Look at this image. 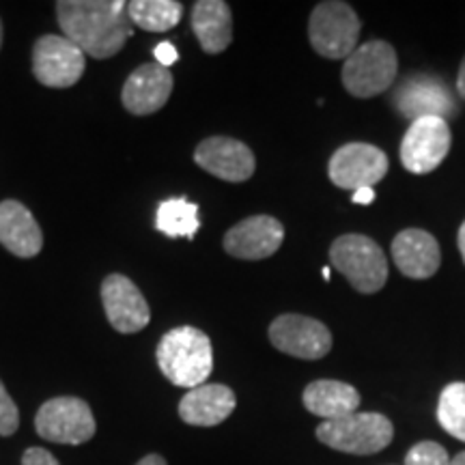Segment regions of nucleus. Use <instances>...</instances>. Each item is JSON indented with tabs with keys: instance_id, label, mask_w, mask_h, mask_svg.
<instances>
[{
	"instance_id": "1",
	"label": "nucleus",
	"mask_w": 465,
	"mask_h": 465,
	"mask_svg": "<svg viewBox=\"0 0 465 465\" xmlns=\"http://www.w3.org/2000/svg\"><path fill=\"white\" fill-rule=\"evenodd\" d=\"M56 17L69 42L100 61L119 54L132 37L124 0H58Z\"/></svg>"
},
{
	"instance_id": "2",
	"label": "nucleus",
	"mask_w": 465,
	"mask_h": 465,
	"mask_svg": "<svg viewBox=\"0 0 465 465\" xmlns=\"http://www.w3.org/2000/svg\"><path fill=\"white\" fill-rule=\"evenodd\" d=\"M155 360L162 375L173 386L199 388L207 383L213 371V351L209 336L192 325H179L162 336Z\"/></svg>"
},
{
	"instance_id": "3",
	"label": "nucleus",
	"mask_w": 465,
	"mask_h": 465,
	"mask_svg": "<svg viewBox=\"0 0 465 465\" xmlns=\"http://www.w3.org/2000/svg\"><path fill=\"white\" fill-rule=\"evenodd\" d=\"M315 435L328 449L347 455H375L391 444L394 427L391 418L377 411H353L336 420L322 422Z\"/></svg>"
},
{
	"instance_id": "4",
	"label": "nucleus",
	"mask_w": 465,
	"mask_h": 465,
	"mask_svg": "<svg viewBox=\"0 0 465 465\" xmlns=\"http://www.w3.org/2000/svg\"><path fill=\"white\" fill-rule=\"evenodd\" d=\"M397 52L388 42H366L345 58L342 86L360 100L380 95L397 80Z\"/></svg>"
},
{
	"instance_id": "5",
	"label": "nucleus",
	"mask_w": 465,
	"mask_h": 465,
	"mask_svg": "<svg viewBox=\"0 0 465 465\" xmlns=\"http://www.w3.org/2000/svg\"><path fill=\"white\" fill-rule=\"evenodd\" d=\"M330 261L360 293H377L388 281V261L380 243L366 235H342L330 248Z\"/></svg>"
},
{
	"instance_id": "6",
	"label": "nucleus",
	"mask_w": 465,
	"mask_h": 465,
	"mask_svg": "<svg viewBox=\"0 0 465 465\" xmlns=\"http://www.w3.org/2000/svg\"><path fill=\"white\" fill-rule=\"evenodd\" d=\"M360 17L351 5L341 3V0H325L312 9L311 20H308V39H311L312 50L325 58H347L358 48Z\"/></svg>"
},
{
	"instance_id": "7",
	"label": "nucleus",
	"mask_w": 465,
	"mask_h": 465,
	"mask_svg": "<svg viewBox=\"0 0 465 465\" xmlns=\"http://www.w3.org/2000/svg\"><path fill=\"white\" fill-rule=\"evenodd\" d=\"M35 429L39 438L54 444L80 446L93 440L97 422L86 401L78 397H54L39 407Z\"/></svg>"
},
{
	"instance_id": "8",
	"label": "nucleus",
	"mask_w": 465,
	"mask_h": 465,
	"mask_svg": "<svg viewBox=\"0 0 465 465\" xmlns=\"http://www.w3.org/2000/svg\"><path fill=\"white\" fill-rule=\"evenodd\" d=\"M452 134L441 116H420L411 121L401 141V162L410 173L427 174L444 162L450 151Z\"/></svg>"
},
{
	"instance_id": "9",
	"label": "nucleus",
	"mask_w": 465,
	"mask_h": 465,
	"mask_svg": "<svg viewBox=\"0 0 465 465\" xmlns=\"http://www.w3.org/2000/svg\"><path fill=\"white\" fill-rule=\"evenodd\" d=\"M84 52L61 35H44L33 48V74L50 89H69L83 78Z\"/></svg>"
},
{
	"instance_id": "10",
	"label": "nucleus",
	"mask_w": 465,
	"mask_h": 465,
	"mask_svg": "<svg viewBox=\"0 0 465 465\" xmlns=\"http://www.w3.org/2000/svg\"><path fill=\"white\" fill-rule=\"evenodd\" d=\"M330 179L342 190L373 188L388 173V155L366 143H349L336 149L328 164Z\"/></svg>"
},
{
	"instance_id": "11",
	"label": "nucleus",
	"mask_w": 465,
	"mask_h": 465,
	"mask_svg": "<svg viewBox=\"0 0 465 465\" xmlns=\"http://www.w3.org/2000/svg\"><path fill=\"white\" fill-rule=\"evenodd\" d=\"M270 342L287 356L322 360L332 349V334L317 319L289 312V315H281L272 322Z\"/></svg>"
},
{
	"instance_id": "12",
	"label": "nucleus",
	"mask_w": 465,
	"mask_h": 465,
	"mask_svg": "<svg viewBox=\"0 0 465 465\" xmlns=\"http://www.w3.org/2000/svg\"><path fill=\"white\" fill-rule=\"evenodd\" d=\"M102 304L116 332L136 334L151 322V311L141 289L124 274H110L102 282Z\"/></svg>"
},
{
	"instance_id": "13",
	"label": "nucleus",
	"mask_w": 465,
	"mask_h": 465,
	"mask_svg": "<svg viewBox=\"0 0 465 465\" xmlns=\"http://www.w3.org/2000/svg\"><path fill=\"white\" fill-rule=\"evenodd\" d=\"M194 162L203 171L231 183L248 182L257 168V160L248 144L229 136H212L199 143Z\"/></svg>"
},
{
	"instance_id": "14",
	"label": "nucleus",
	"mask_w": 465,
	"mask_h": 465,
	"mask_svg": "<svg viewBox=\"0 0 465 465\" xmlns=\"http://www.w3.org/2000/svg\"><path fill=\"white\" fill-rule=\"evenodd\" d=\"M284 242V226L272 216H250L224 235V250L242 261H261L278 252Z\"/></svg>"
},
{
	"instance_id": "15",
	"label": "nucleus",
	"mask_w": 465,
	"mask_h": 465,
	"mask_svg": "<svg viewBox=\"0 0 465 465\" xmlns=\"http://www.w3.org/2000/svg\"><path fill=\"white\" fill-rule=\"evenodd\" d=\"M174 86L171 69L158 65V63H144L130 74L121 91V102L127 113L136 116H147L158 113L166 106Z\"/></svg>"
},
{
	"instance_id": "16",
	"label": "nucleus",
	"mask_w": 465,
	"mask_h": 465,
	"mask_svg": "<svg viewBox=\"0 0 465 465\" xmlns=\"http://www.w3.org/2000/svg\"><path fill=\"white\" fill-rule=\"evenodd\" d=\"M392 259L401 274L424 281L440 270V243L431 232L422 229H405L392 240Z\"/></svg>"
},
{
	"instance_id": "17",
	"label": "nucleus",
	"mask_w": 465,
	"mask_h": 465,
	"mask_svg": "<svg viewBox=\"0 0 465 465\" xmlns=\"http://www.w3.org/2000/svg\"><path fill=\"white\" fill-rule=\"evenodd\" d=\"M235 392L223 383H203L179 401V418L192 427H216L235 411Z\"/></svg>"
},
{
	"instance_id": "18",
	"label": "nucleus",
	"mask_w": 465,
	"mask_h": 465,
	"mask_svg": "<svg viewBox=\"0 0 465 465\" xmlns=\"http://www.w3.org/2000/svg\"><path fill=\"white\" fill-rule=\"evenodd\" d=\"M0 243L20 259H33L42 252V226L20 201L0 203Z\"/></svg>"
},
{
	"instance_id": "19",
	"label": "nucleus",
	"mask_w": 465,
	"mask_h": 465,
	"mask_svg": "<svg viewBox=\"0 0 465 465\" xmlns=\"http://www.w3.org/2000/svg\"><path fill=\"white\" fill-rule=\"evenodd\" d=\"M192 31L203 52L220 54L232 42V14L224 0H199L192 7Z\"/></svg>"
},
{
	"instance_id": "20",
	"label": "nucleus",
	"mask_w": 465,
	"mask_h": 465,
	"mask_svg": "<svg viewBox=\"0 0 465 465\" xmlns=\"http://www.w3.org/2000/svg\"><path fill=\"white\" fill-rule=\"evenodd\" d=\"M394 104L399 106L401 114L411 121L420 119V116H441V119H446L444 114H450L449 110H455L450 93L444 89V84L429 78L414 80V75L401 86L397 97H394Z\"/></svg>"
},
{
	"instance_id": "21",
	"label": "nucleus",
	"mask_w": 465,
	"mask_h": 465,
	"mask_svg": "<svg viewBox=\"0 0 465 465\" xmlns=\"http://www.w3.org/2000/svg\"><path fill=\"white\" fill-rule=\"evenodd\" d=\"M304 407L312 416L325 420L349 416L358 411L360 394L351 383L336 380H317L304 388Z\"/></svg>"
},
{
	"instance_id": "22",
	"label": "nucleus",
	"mask_w": 465,
	"mask_h": 465,
	"mask_svg": "<svg viewBox=\"0 0 465 465\" xmlns=\"http://www.w3.org/2000/svg\"><path fill=\"white\" fill-rule=\"evenodd\" d=\"M127 15L134 26L147 33H166L183 17V5L177 0H132Z\"/></svg>"
},
{
	"instance_id": "23",
	"label": "nucleus",
	"mask_w": 465,
	"mask_h": 465,
	"mask_svg": "<svg viewBox=\"0 0 465 465\" xmlns=\"http://www.w3.org/2000/svg\"><path fill=\"white\" fill-rule=\"evenodd\" d=\"M155 226L166 237H188L194 240L199 231V205L190 203L188 199H168L160 203L158 216H155Z\"/></svg>"
},
{
	"instance_id": "24",
	"label": "nucleus",
	"mask_w": 465,
	"mask_h": 465,
	"mask_svg": "<svg viewBox=\"0 0 465 465\" xmlns=\"http://www.w3.org/2000/svg\"><path fill=\"white\" fill-rule=\"evenodd\" d=\"M438 422L446 433L465 441V383H449L438 401Z\"/></svg>"
},
{
	"instance_id": "25",
	"label": "nucleus",
	"mask_w": 465,
	"mask_h": 465,
	"mask_svg": "<svg viewBox=\"0 0 465 465\" xmlns=\"http://www.w3.org/2000/svg\"><path fill=\"white\" fill-rule=\"evenodd\" d=\"M403 465H450V457L438 441H418L405 455Z\"/></svg>"
},
{
	"instance_id": "26",
	"label": "nucleus",
	"mask_w": 465,
	"mask_h": 465,
	"mask_svg": "<svg viewBox=\"0 0 465 465\" xmlns=\"http://www.w3.org/2000/svg\"><path fill=\"white\" fill-rule=\"evenodd\" d=\"M17 429H20V411H17L15 401L11 399L5 383L0 381V435L9 438Z\"/></svg>"
},
{
	"instance_id": "27",
	"label": "nucleus",
	"mask_w": 465,
	"mask_h": 465,
	"mask_svg": "<svg viewBox=\"0 0 465 465\" xmlns=\"http://www.w3.org/2000/svg\"><path fill=\"white\" fill-rule=\"evenodd\" d=\"M22 465H61V463H58V459L52 455L50 450L33 446V449H26L25 455H22Z\"/></svg>"
},
{
	"instance_id": "28",
	"label": "nucleus",
	"mask_w": 465,
	"mask_h": 465,
	"mask_svg": "<svg viewBox=\"0 0 465 465\" xmlns=\"http://www.w3.org/2000/svg\"><path fill=\"white\" fill-rule=\"evenodd\" d=\"M153 56H155V63L166 69H171L174 63L179 61V52L174 50V45L171 42H160L158 45H155Z\"/></svg>"
},
{
	"instance_id": "29",
	"label": "nucleus",
	"mask_w": 465,
	"mask_h": 465,
	"mask_svg": "<svg viewBox=\"0 0 465 465\" xmlns=\"http://www.w3.org/2000/svg\"><path fill=\"white\" fill-rule=\"evenodd\" d=\"M353 203L356 205H371V203L375 201V192L373 188H362V190H356L353 192Z\"/></svg>"
},
{
	"instance_id": "30",
	"label": "nucleus",
	"mask_w": 465,
	"mask_h": 465,
	"mask_svg": "<svg viewBox=\"0 0 465 465\" xmlns=\"http://www.w3.org/2000/svg\"><path fill=\"white\" fill-rule=\"evenodd\" d=\"M457 93L461 100H465V56L461 61V65H459V74H457Z\"/></svg>"
},
{
	"instance_id": "31",
	"label": "nucleus",
	"mask_w": 465,
	"mask_h": 465,
	"mask_svg": "<svg viewBox=\"0 0 465 465\" xmlns=\"http://www.w3.org/2000/svg\"><path fill=\"white\" fill-rule=\"evenodd\" d=\"M136 465H168V463H166V459L162 457V455H155V452H151V455L143 457Z\"/></svg>"
},
{
	"instance_id": "32",
	"label": "nucleus",
	"mask_w": 465,
	"mask_h": 465,
	"mask_svg": "<svg viewBox=\"0 0 465 465\" xmlns=\"http://www.w3.org/2000/svg\"><path fill=\"white\" fill-rule=\"evenodd\" d=\"M459 250H461V257H463V263H465V223L461 224V229H459Z\"/></svg>"
},
{
	"instance_id": "33",
	"label": "nucleus",
	"mask_w": 465,
	"mask_h": 465,
	"mask_svg": "<svg viewBox=\"0 0 465 465\" xmlns=\"http://www.w3.org/2000/svg\"><path fill=\"white\" fill-rule=\"evenodd\" d=\"M450 465H465V450L459 452L457 457L450 459Z\"/></svg>"
},
{
	"instance_id": "34",
	"label": "nucleus",
	"mask_w": 465,
	"mask_h": 465,
	"mask_svg": "<svg viewBox=\"0 0 465 465\" xmlns=\"http://www.w3.org/2000/svg\"><path fill=\"white\" fill-rule=\"evenodd\" d=\"M322 274H323L325 281H330V267H323V272H322Z\"/></svg>"
},
{
	"instance_id": "35",
	"label": "nucleus",
	"mask_w": 465,
	"mask_h": 465,
	"mask_svg": "<svg viewBox=\"0 0 465 465\" xmlns=\"http://www.w3.org/2000/svg\"><path fill=\"white\" fill-rule=\"evenodd\" d=\"M0 45H3V22H0Z\"/></svg>"
}]
</instances>
